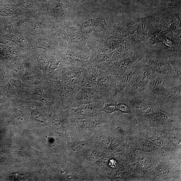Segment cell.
Segmentation results:
<instances>
[{"label": "cell", "instance_id": "e575fe53", "mask_svg": "<svg viewBox=\"0 0 181 181\" xmlns=\"http://www.w3.org/2000/svg\"><path fill=\"white\" fill-rule=\"evenodd\" d=\"M11 58V56L9 54L3 52H0V58L3 60H7Z\"/></svg>", "mask_w": 181, "mask_h": 181}, {"label": "cell", "instance_id": "4dcf8cb0", "mask_svg": "<svg viewBox=\"0 0 181 181\" xmlns=\"http://www.w3.org/2000/svg\"><path fill=\"white\" fill-rule=\"evenodd\" d=\"M113 175L115 179H120L122 178L123 173L119 169H115L113 171Z\"/></svg>", "mask_w": 181, "mask_h": 181}, {"label": "cell", "instance_id": "cb8c5ba5", "mask_svg": "<svg viewBox=\"0 0 181 181\" xmlns=\"http://www.w3.org/2000/svg\"><path fill=\"white\" fill-rule=\"evenodd\" d=\"M23 114L21 111L18 110L14 113V120L17 125H20L23 120Z\"/></svg>", "mask_w": 181, "mask_h": 181}, {"label": "cell", "instance_id": "7a4b0ae2", "mask_svg": "<svg viewBox=\"0 0 181 181\" xmlns=\"http://www.w3.org/2000/svg\"><path fill=\"white\" fill-rule=\"evenodd\" d=\"M180 84H181V80L174 76L156 74L144 96L158 105L173 87Z\"/></svg>", "mask_w": 181, "mask_h": 181}, {"label": "cell", "instance_id": "e0dca14e", "mask_svg": "<svg viewBox=\"0 0 181 181\" xmlns=\"http://www.w3.org/2000/svg\"><path fill=\"white\" fill-rule=\"evenodd\" d=\"M169 172L167 165L162 164L158 165L156 168V174L158 176L164 177L167 176Z\"/></svg>", "mask_w": 181, "mask_h": 181}, {"label": "cell", "instance_id": "d4e9b609", "mask_svg": "<svg viewBox=\"0 0 181 181\" xmlns=\"http://www.w3.org/2000/svg\"><path fill=\"white\" fill-rule=\"evenodd\" d=\"M98 154L97 151L94 150H89L87 153V156L88 158L91 160L96 159L98 156Z\"/></svg>", "mask_w": 181, "mask_h": 181}, {"label": "cell", "instance_id": "8d00e7d4", "mask_svg": "<svg viewBox=\"0 0 181 181\" xmlns=\"http://www.w3.org/2000/svg\"><path fill=\"white\" fill-rule=\"evenodd\" d=\"M66 6H70L74 5L78 0H64Z\"/></svg>", "mask_w": 181, "mask_h": 181}, {"label": "cell", "instance_id": "3957f363", "mask_svg": "<svg viewBox=\"0 0 181 181\" xmlns=\"http://www.w3.org/2000/svg\"><path fill=\"white\" fill-rule=\"evenodd\" d=\"M145 54V42H142L122 58L113 61L109 70L117 78L124 75L144 59Z\"/></svg>", "mask_w": 181, "mask_h": 181}, {"label": "cell", "instance_id": "ac0fdd59", "mask_svg": "<svg viewBox=\"0 0 181 181\" xmlns=\"http://www.w3.org/2000/svg\"><path fill=\"white\" fill-rule=\"evenodd\" d=\"M31 113L33 117L36 121L42 123L45 122L46 119L39 110L37 109H31Z\"/></svg>", "mask_w": 181, "mask_h": 181}, {"label": "cell", "instance_id": "d6a6232c", "mask_svg": "<svg viewBox=\"0 0 181 181\" xmlns=\"http://www.w3.org/2000/svg\"><path fill=\"white\" fill-rule=\"evenodd\" d=\"M24 72L23 68L21 66H18L14 68L15 73L17 75H21L23 74Z\"/></svg>", "mask_w": 181, "mask_h": 181}, {"label": "cell", "instance_id": "277c9868", "mask_svg": "<svg viewBox=\"0 0 181 181\" xmlns=\"http://www.w3.org/2000/svg\"><path fill=\"white\" fill-rule=\"evenodd\" d=\"M145 59V64L156 74L174 76L172 74L164 54L160 48L156 50L146 48Z\"/></svg>", "mask_w": 181, "mask_h": 181}, {"label": "cell", "instance_id": "5b68a950", "mask_svg": "<svg viewBox=\"0 0 181 181\" xmlns=\"http://www.w3.org/2000/svg\"><path fill=\"white\" fill-rule=\"evenodd\" d=\"M117 79V77L109 70L102 72L99 75L96 82L104 97L107 99H112Z\"/></svg>", "mask_w": 181, "mask_h": 181}, {"label": "cell", "instance_id": "f1b7e54d", "mask_svg": "<svg viewBox=\"0 0 181 181\" xmlns=\"http://www.w3.org/2000/svg\"><path fill=\"white\" fill-rule=\"evenodd\" d=\"M151 140L153 143L158 147H161L163 144L162 140L158 137L154 136L151 138Z\"/></svg>", "mask_w": 181, "mask_h": 181}, {"label": "cell", "instance_id": "1f68e13d", "mask_svg": "<svg viewBox=\"0 0 181 181\" xmlns=\"http://www.w3.org/2000/svg\"><path fill=\"white\" fill-rule=\"evenodd\" d=\"M22 5L25 7L28 8L32 7L33 5V3L31 0H24L23 1Z\"/></svg>", "mask_w": 181, "mask_h": 181}, {"label": "cell", "instance_id": "30bf717a", "mask_svg": "<svg viewBox=\"0 0 181 181\" xmlns=\"http://www.w3.org/2000/svg\"><path fill=\"white\" fill-rule=\"evenodd\" d=\"M92 88L84 87L80 90L77 97L78 102L85 105L92 103L97 98V92Z\"/></svg>", "mask_w": 181, "mask_h": 181}, {"label": "cell", "instance_id": "7402d4cb", "mask_svg": "<svg viewBox=\"0 0 181 181\" xmlns=\"http://www.w3.org/2000/svg\"><path fill=\"white\" fill-rule=\"evenodd\" d=\"M163 5L171 7L180 6L181 0H161Z\"/></svg>", "mask_w": 181, "mask_h": 181}, {"label": "cell", "instance_id": "9c48e42d", "mask_svg": "<svg viewBox=\"0 0 181 181\" xmlns=\"http://www.w3.org/2000/svg\"><path fill=\"white\" fill-rule=\"evenodd\" d=\"M181 100V84H180L173 87L158 105L169 107L180 105Z\"/></svg>", "mask_w": 181, "mask_h": 181}, {"label": "cell", "instance_id": "8fae6325", "mask_svg": "<svg viewBox=\"0 0 181 181\" xmlns=\"http://www.w3.org/2000/svg\"><path fill=\"white\" fill-rule=\"evenodd\" d=\"M146 117L154 124L157 125H167L171 122L167 114L159 111H155L150 114H147Z\"/></svg>", "mask_w": 181, "mask_h": 181}, {"label": "cell", "instance_id": "5bb4252c", "mask_svg": "<svg viewBox=\"0 0 181 181\" xmlns=\"http://www.w3.org/2000/svg\"><path fill=\"white\" fill-rule=\"evenodd\" d=\"M78 110L81 113L86 115L93 114L100 111L97 107H96L95 104L92 103L85 104L80 107Z\"/></svg>", "mask_w": 181, "mask_h": 181}, {"label": "cell", "instance_id": "ffe728a7", "mask_svg": "<svg viewBox=\"0 0 181 181\" xmlns=\"http://www.w3.org/2000/svg\"><path fill=\"white\" fill-rule=\"evenodd\" d=\"M116 105V104L113 102L106 104L100 111H102L107 113H113L117 111Z\"/></svg>", "mask_w": 181, "mask_h": 181}, {"label": "cell", "instance_id": "8992f818", "mask_svg": "<svg viewBox=\"0 0 181 181\" xmlns=\"http://www.w3.org/2000/svg\"><path fill=\"white\" fill-rule=\"evenodd\" d=\"M122 101L142 114L150 113L157 111V104L144 96L129 98Z\"/></svg>", "mask_w": 181, "mask_h": 181}, {"label": "cell", "instance_id": "4316f807", "mask_svg": "<svg viewBox=\"0 0 181 181\" xmlns=\"http://www.w3.org/2000/svg\"><path fill=\"white\" fill-rule=\"evenodd\" d=\"M121 143L120 141L118 139L114 140L111 142V148L113 150H116L120 149L121 147Z\"/></svg>", "mask_w": 181, "mask_h": 181}, {"label": "cell", "instance_id": "83f0119b", "mask_svg": "<svg viewBox=\"0 0 181 181\" xmlns=\"http://www.w3.org/2000/svg\"><path fill=\"white\" fill-rule=\"evenodd\" d=\"M85 146V144L83 142H78L73 145L71 147V149L73 151L78 152L82 149Z\"/></svg>", "mask_w": 181, "mask_h": 181}, {"label": "cell", "instance_id": "44dd1931", "mask_svg": "<svg viewBox=\"0 0 181 181\" xmlns=\"http://www.w3.org/2000/svg\"><path fill=\"white\" fill-rule=\"evenodd\" d=\"M117 110L125 113H132L130 108L125 103H120L116 105Z\"/></svg>", "mask_w": 181, "mask_h": 181}, {"label": "cell", "instance_id": "4fadbf2b", "mask_svg": "<svg viewBox=\"0 0 181 181\" xmlns=\"http://www.w3.org/2000/svg\"><path fill=\"white\" fill-rule=\"evenodd\" d=\"M97 79L96 76L90 72L86 73L83 78V85L84 87L93 88L96 84Z\"/></svg>", "mask_w": 181, "mask_h": 181}, {"label": "cell", "instance_id": "f546056e", "mask_svg": "<svg viewBox=\"0 0 181 181\" xmlns=\"http://www.w3.org/2000/svg\"><path fill=\"white\" fill-rule=\"evenodd\" d=\"M28 24V20L27 19H25L19 21L17 23V26L20 28H26L27 27Z\"/></svg>", "mask_w": 181, "mask_h": 181}, {"label": "cell", "instance_id": "52a82bcc", "mask_svg": "<svg viewBox=\"0 0 181 181\" xmlns=\"http://www.w3.org/2000/svg\"><path fill=\"white\" fill-rule=\"evenodd\" d=\"M145 57L124 75L117 78L113 99H117L122 91L128 85L133 76L140 68L145 64Z\"/></svg>", "mask_w": 181, "mask_h": 181}, {"label": "cell", "instance_id": "836d02e7", "mask_svg": "<svg viewBox=\"0 0 181 181\" xmlns=\"http://www.w3.org/2000/svg\"><path fill=\"white\" fill-rule=\"evenodd\" d=\"M21 84L20 82H19V81L14 80V81L11 83L10 85L12 89H15L20 88Z\"/></svg>", "mask_w": 181, "mask_h": 181}, {"label": "cell", "instance_id": "d590c367", "mask_svg": "<svg viewBox=\"0 0 181 181\" xmlns=\"http://www.w3.org/2000/svg\"><path fill=\"white\" fill-rule=\"evenodd\" d=\"M107 164L109 167L114 168L116 166L117 162L113 159H111L109 160Z\"/></svg>", "mask_w": 181, "mask_h": 181}, {"label": "cell", "instance_id": "ab89813d", "mask_svg": "<svg viewBox=\"0 0 181 181\" xmlns=\"http://www.w3.org/2000/svg\"><path fill=\"white\" fill-rule=\"evenodd\" d=\"M1 21H0V24H1Z\"/></svg>", "mask_w": 181, "mask_h": 181}, {"label": "cell", "instance_id": "2e32d148", "mask_svg": "<svg viewBox=\"0 0 181 181\" xmlns=\"http://www.w3.org/2000/svg\"><path fill=\"white\" fill-rule=\"evenodd\" d=\"M138 160L141 166L142 167L148 168L151 167L152 161L149 157L141 155L138 157Z\"/></svg>", "mask_w": 181, "mask_h": 181}, {"label": "cell", "instance_id": "74e56055", "mask_svg": "<svg viewBox=\"0 0 181 181\" xmlns=\"http://www.w3.org/2000/svg\"><path fill=\"white\" fill-rule=\"evenodd\" d=\"M36 96L37 98L41 101H47L45 98V97L44 96V95H43L42 93H40V92L37 93Z\"/></svg>", "mask_w": 181, "mask_h": 181}, {"label": "cell", "instance_id": "ba28073f", "mask_svg": "<svg viewBox=\"0 0 181 181\" xmlns=\"http://www.w3.org/2000/svg\"><path fill=\"white\" fill-rule=\"evenodd\" d=\"M161 49L164 54L172 75L181 80V53Z\"/></svg>", "mask_w": 181, "mask_h": 181}, {"label": "cell", "instance_id": "9a60e30c", "mask_svg": "<svg viewBox=\"0 0 181 181\" xmlns=\"http://www.w3.org/2000/svg\"><path fill=\"white\" fill-rule=\"evenodd\" d=\"M53 129L54 132L59 134H63L64 130L60 120L58 118L54 119L52 121Z\"/></svg>", "mask_w": 181, "mask_h": 181}, {"label": "cell", "instance_id": "484cf974", "mask_svg": "<svg viewBox=\"0 0 181 181\" xmlns=\"http://www.w3.org/2000/svg\"><path fill=\"white\" fill-rule=\"evenodd\" d=\"M12 11L9 7H5L4 8L0 9V15H2V16H9L12 15Z\"/></svg>", "mask_w": 181, "mask_h": 181}, {"label": "cell", "instance_id": "603a6c76", "mask_svg": "<svg viewBox=\"0 0 181 181\" xmlns=\"http://www.w3.org/2000/svg\"><path fill=\"white\" fill-rule=\"evenodd\" d=\"M54 11L57 16H62L65 13L64 7L63 4L58 3L55 6Z\"/></svg>", "mask_w": 181, "mask_h": 181}, {"label": "cell", "instance_id": "7c38bea8", "mask_svg": "<svg viewBox=\"0 0 181 181\" xmlns=\"http://www.w3.org/2000/svg\"><path fill=\"white\" fill-rule=\"evenodd\" d=\"M79 78V73L76 72H71L64 75V81L67 85H73L78 82Z\"/></svg>", "mask_w": 181, "mask_h": 181}, {"label": "cell", "instance_id": "d6986e66", "mask_svg": "<svg viewBox=\"0 0 181 181\" xmlns=\"http://www.w3.org/2000/svg\"><path fill=\"white\" fill-rule=\"evenodd\" d=\"M141 146L142 149L147 152H152L154 149V146L152 142L146 140H142L141 142Z\"/></svg>", "mask_w": 181, "mask_h": 181}, {"label": "cell", "instance_id": "6da1fadb", "mask_svg": "<svg viewBox=\"0 0 181 181\" xmlns=\"http://www.w3.org/2000/svg\"><path fill=\"white\" fill-rule=\"evenodd\" d=\"M156 74L145 64L133 76L128 85L122 91L117 99L123 100L144 96L151 81Z\"/></svg>", "mask_w": 181, "mask_h": 181}, {"label": "cell", "instance_id": "f35d334b", "mask_svg": "<svg viewBox=\"0 0 181 181\" xmlns=\"http://www.w3.org/2000/svg\"><path fill=\"white\" fill-rule=\"evenodd\" d=\"M4 73L3 72L1 68H0V78L2 77L3 76Z\"/></svg>", "mask_w": 181, "mask_h": 181}]
</instances>
